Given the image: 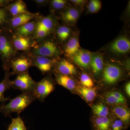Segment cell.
<instances>
[{
    "label": "cell",
    "mask_w": 130,
    "mask_h": 130,
    "mask_svg": "<svg viewBox=\"0 0 130 130\" xmlns=\"http://www.w3.org/2000/svg\"><path fill=\"white\" fill-rule=\"evenodd\" d=\"M110 51L119 54H124L130 50V41L126 37L121 36L114 40L109 46Z\"/></svg>",
    "instance_id": "cell-8"
},
{
    "label": "cell",
    "mask_w": 130,
    "mask_h": 130,
    "mask_svg": "<svg viewBox=\"0 0 130 130\" xmlns=\"http://www.w3.org/2000/svg\"><path fill=\"white\" fill-rule=\"evenodd\" d=\"M111 120L107 117H97L94 121L95 130H111Z\"/></svg>",
    "instance_id": "cell-21"
},
{
    "label": "cell",
    "mask_w": 130,
    "mask_h": 130,
    "mask_svg": "<svg viewBox=\"0 0 130 130\" xmlns=\"http://www.w3.org/2000/svg\"><path fill=\"white\" fill-rule=\"evenodd\" d=\"M13 44L14 48L20 51L28 50L30 46L29 38L19 35L14 38Z\"/></svg>",
    "instance_id": "cell-20"
},
{
    "label": "cell",
    "mask_w": 130,
    "mask_h": 130,
    "mask_svg": "<svg viewBox=\"0 0 130 130\" xmlns=\"http://www.w3.org/2000/svg\"><path fill=\"white\" fill-rule=\"evenodd\" d=\"M70 29L66 26H61L57 30V34L59 39L61 41L67 40L70 36Z\"/></svg>",
    "instance_id": "cell-30"
},
{
    "label": "cell",
    "mask_w": 130,
    "mask_h": 130,
    "mask_svg": "<svg viewBox=\"0 0 130 130\" xmlns=\"http://www.w3.org/2000/svg\"><path fill=\"white\" fill-rule=\"evenodd\" d=\"M57 83L70 90H73L76 88V83L73 79L68 76L59 74L56 78Z\"/></svg>",
    "instance_id": "cell-19"
},
{
    "label": "cell",
    "mask_w": 130,
    "mask_h": 130,
    "mask_svg": "<svg viewBox=\"0 0 130 130\" xmlns=\"http://www.w3.org/2000/svg\"><path fill=\"white\" fill-rule=\"evenodd\" d=\"M53 19L50 16H47L42 19L36 26V28L43 29L49 33L52 30L53 27Z\"/></svg>",
    "instance_id": "cell-25"
},
{
    "label": "cell",
    "mask_w": 130,
    "mask_h": 130,
    "mask_svg": "<svg viewBox=\"0 0 130 130\" xmlns=\"http://www.w3.org/2000/svg\"><path fill=\"white\" fill-rule=\"evenodd\" d=\"M102 4L99 0H91L88 5V10L91 13H96L101 10Z\"/></svg>",
    "instance_id": "cell-29"
},
{
    "label": "cell",
    "mask_w": 130,
    "mask_h": 130,
    "mask_svg": "<svg viewBox=\"0 0 130 130\" xmlns=\"http://www.w3.org/2000/svg\"><path fill=\"white\" fill-rule=\"evenodd\" d=\"M122 75V71L118 66L109 64L103 69V80L107 85H113L119 80Z\"/></svg>",
    "instance_id": "cell-5"
},
{
    "label": "cell",
    "mask_w": 130,
    "mask_h": 130,
    "mask_svg": "<svg viewBox=\"0 0 130 130\" xmlns=\"http://www.w3.org/2000/svg\"><path fill=\"white\" fill-rule=\"evenodd\" d=\"M8 21V12L5 8L0 7V29L5 28Z\"/></svg>",
    "instance_id": "cell-31"
},
{
    "label": "cell",
    "mask_w": 130,
    "mask_h": 130,
    "mask_svg": "<svg viewBox=\"0 0 130 130\" xmlns=\"http://www.w3.org/2000/svg\"><path fill=\"white\" fill-rule=\"evenodd\" d=\"M35 16L29 13L18 15L13 17L10 21V23L12 26L18 28L31 21Z\"/></svg>",
    "instance_id": "cell-17"
},
{
    "label": "cell",
    "mask_w": 130,
    "mask_h": 130,
    "mask_svg": "<svg viewBox=\"0 0 130 130\" xmlns=\"http://www.w3.org/2000/svg\"><path fill=\"white\" fill-rule=\"evenodd\" d=\"M105 100L108 104L111 105H122L126 103V100L122 93L117 91H112L105 95Z\"/></svg>",
    "instance_id": "cell-11"
},
{
    "label": "cell",
    "mask_w": 130,
    "mask_h": 130,
    "mask_svg": "<svg viewBox=\"0 0 130 130\" xmlns=\"http://www.w3.org/2000/svg\"><path fill=\"white\" fill-rule=\"evenodd\" d=\"M35 52L38 56L48 58L57 56L59 54V48L56 44L50 41L43 43L36 48Z\"/></svg>",
    "instance_id": "cell-6"
},
{
    "label": "cell",
    "mask_w": 130,
    "mask_h": 130,
    "mask_svg": "<svg viewBox=\"0 0 130 130\" xmlns=\"http://www.w3.org/2000/svg\"><path fill=\"white\" fill-rule=\"evenodd\" d=\"M70 1L74 5L80 6H84L86 2V1L84 0H71Z\"/></svg>",
    "instance_id": "cell-35"
},
{
    "label": "cell",
    "mask_w": 130,
    "mask_h": 130,
    "mask_svg": "<svg viewBox=\"0 0 130 130\" xmlns=\"http://www.w3.org/2000/svg\"><path fill=\"white\" fill-rule=\"evenodd\" d=\"M12 45L5 28L0 29V57L5 71H9L10 63L14 54V47Z\"/></svg>",
    "instance_id": "cell-2"
},
{
    "label": "cell",
    "mask_w": 130,
    "mask_h": 130,
    "mask_svg": "<svg viewBox=\"0 0 130 130\" xmlns=\"http://www.w3.org/2000/svg\"><path fill=\"white\" fill-rule=\"evenodd\" d=\"M93 113L97 117H107L109 113L107 107L102 103L94 105L92 107Z\"/></svg>",
    "instance_id": "cell-27"
},
{
    "label": "cell",
    "mask_w": 130,
    "mask_h": 130,
    "mask_svg": "<svg viewBox=\"0 0 130 130\" xmlns=\"http://www.w3.org/2000/svg\"><path fill=\"white\" fill-rule=\"evenodd\" d=\"M93 54L88 50H79L71 57L73 61L78 66L85 69L90 67Z\"/></svg>",
    "instance_id": "cell-9"
},
{
    "label": "cell",
    "mask_w": 130,
    "mask_h": 130,
    "mask_svg": "<svg viewBox=\"0 0 130 130\" xmlns=\"http://www.w3.org/2000/svg\"><path fill=\"white\" fill-rule=\"evenodd\" d=\"M7 130H27V128L23 120L19 115L16 118H12Z\"/></svg>",
    "instance_id": "cell-26"
},
{
    "label": "cell",
    "mask_w": 130,
    "mask_h": 130,
    "mask_svg": "<svg viewBox=\"0 0 130 130\" xmlns=\"http://www.w3.org/2000/svg\"><path fill=\"white\" fill-rule=\"evenodd\" d=\"M124 123L120 120L116 119L111 124V130H122L124 128Z\"/></svg>",
    "instance_id": "cell-33"
},
{
    "label": "cell",
    "mask_w": 130,
    "mask_h": 130,
    "mask_svg": "<svg viewBox=\"0 0 130 130\" xmlns=\"http://www.w3.org/2000/svg\"><path fill=\"white\" fill-rule=\"evenodd\" d=\"M10 2V1L0 0V7L5 8Z\"/></svg>",
    "instance_id": "cell-36"
},
{
    "label": "cell",
    "mask_w": 130,
    "mask_h": 130,
    "mask_svg": "<svg viewBox=\"0 0 130 130\" xmlns=\"http://www.w3.org/2000/svg\"><path fill=\"white\" fill-rule=\"evenodd\" d=\"M57 70L60 74L67 76L74 75L77 73L76 69L74 65L65 59L62 60L58 63Z\"/></svg>",
    "instance_id": "cell-13"
},
{
    "label": "cell",
    "mask_w": 130,
    "mask_h": 130,
    "mask_svg": "<svg viewBox=\"0 0 130 130\" xmlns=\"http://www.w3.org/2000/svg\"><path fill=\"white\" fill-rule=\"evenodd\" d=\"M36 83L27 72L18 74L13 81H12L11 87L21 91L22 93L31 92Z\"/></svg>",
    "instance_id": "cell-4"
},
{
    "label": "cell",
    "mask_w": 130,
    "mask_h": 130,
    "mask_svg": "<svg viewBox=\"0 0 130 130\" xmlns=\"http://www.w3.org/2000/svg\"><path fill=\"white\" fill-rule=\"evenodd\" d=\"M80 50V45L78 39L73 37L69 40L66 45L65 52L67 56L72 57Z\"/></svg>",
    "instance_id": "cell-18"
},
{
    "label": "cell",
    "mask_w": 130,
    "mask_h": 130,
    "mask_svg": "<svg viewBox=\"0 0 130 130\" xmlns=\"http://www.w3.org/2000/svg\"><path fill=\"white\" fill-rule=\"evenodd\" d=\"M90 67L93 74L97 76L102 71L104 67L103 57L100 54L93 55Z\"/></svg>",
    "instance_id": "cell-15"
},
{
    "label": "cell",
    "mask_w": 130,
    "mask_h": 130,
    "mask_svg": "<svg viewBox=\"0 0 130 130\" xmlns=\"http://www.w3.org/2000/svg\"><path fill=\"white\" fill-rule=\"evenodd\" d=\"M36 35L38 38H43L48 35L49 32L43 29L36 28Z\"/></svg>",
    "instance_id": "cell-34"
},
{
    "label": "cell",
    "mask_w": 130,
    "mask_h": 130,
    "mask_svg": "<svg viewBox=\"0 0 130 130\" xmlns=\"http://www.w3.org/2000/svg\"><path fill=\"white\" fill-rule=\"evenodd\" d=\"M67 1L65 0H53L51 2V6L54 9H63L67 5Z\"/></svg>",
    "instance_id": "cell-32"
},
{
    "label": "cell",
    "mask_w": 130,
    "mask_h": 130,
    "mask_svg": "<svg viewBox=\"0 0 130 130\" xmlns=\"http://www.w3.org/2000/svg\"><path fill=\"white\" fill-rule=\"evenodd\" d=\"M32 62V66L37 68L43 73L50 71L54 64V61L50 58L40 56L36 57Z\"/></svg>",
    "instance_id": "cell-10"
},
{
    "label": "cell",
    "mask_w": 130,
    "mask_h": 130,
    "mask_svg": "<svg viewBox=\"0 0 130 130\" xmlns=\"http://www.w3.org/2000/svg\"><path fill=\"white\" fill-rule=\"evenodd\" d=\"M11 74L9 71H6L4 78L0 82V103L1 104L6 103L11 99L10 98L5 96L6 91L11 88L12 81L10 79Z\"/></svg>",
    "instance_id": "cell-12"
},
{
    "label": "cell",
    "mask_w": 130,
    "mask_h": 130,
    "mask_svg": "<svg viewBox=\"0 0 130 130\" xmlns=\"http://www.w3.org/2000/svg\"><path fill=\"white\" fill-rule=\"evenodd\" d=\"M125 90L126 93L127 94L128 96H130V82H128L126 84L125 86Z\"/></svg>",
    "instance_id": "cell-37"
},
{
    "label": "cell",
    "mask_w": 130,
    "mask_h": 130,
    "mask_svg": "<svg viewBox=\"0 0 130 130\" xmlns=\"http://www.w3.org/2000/svg\"><path fill=\"white\" fill-rule=\"evenodd\" d=\"M32 66V61L25 57H20L12 60L9 68H11L12 72L11 74H22L28 72V69Z\"/></svg>",
    "instance_id": "cell-7"
},
{
    "label": "cell",
    "mask_w": 130,
    "mask_h": 130,
    "mask_svg": "<svg viewBox=\"0 0 130 130\" xmlns=\"http://www.w3.org/2000/svg\"><path fill=\"white\" fill-rule=\"evenodd\" d=\"M36 24L34 21H30L19 27L17 29V32L19 36H27L32 34L36 29Z\"/></svg>",
    "instance_id": "cell-24"
},
{
    "label": "cell",
    "mask_w": 130,
    "mask_h": 130,
    "mask_svg": "<svg viewBox=\"0 0 130 130\" xmlns=\"http://www.w3.org/2000/svg\"><path fill=\"white\" fill-rule=\"evenodd\" d=\"M35 2L37 5H44L45 3L46 2V1L44 0H36Z\"/></svg>",
    "instance_id": "cell-38"
},
{
    "label": "cell",
    "mask_w": 130,
    "mask_h": 130,
    "mask_svg": "<svg viewBox=\"0 0 130 130\" xmlns=\"http://www.w3.org/2000/svg\"><path fill=\"white\" fill-rule=\"evenodd\" d=\"M80 82L83 87L87 88H93L94 83L93 79L87 73H83L81 74Z\"/></svg>",
    "instance_id": "cell-28"
},
{
    "label": "cell",
    "mask_w": 130,
    "mask_h": 130,
    "mask_svg": "<svg viewBox=\"0 0 130 130\" xmlns=\"http://www.w3.org/2000/svg\"><path fill=\"white\" fill-rule=\"evenodd\" d=\"M79 13L76 8H70L64 12L62 15V19L66 22L74 23L79 17Z\"/></svg>",
    "instance_id": "cell-22"
},
{
    "label": "cell",
    "mask_w": 130,
    "mask_h": 130,
    "mask_svg": "<svg viewBox=\"0 0 130 130\" xmlns=\"http://www.w3.org/2000/svg\"><path fill=\"white\" fill-rule=\"evenodd\" d=\"M112 111L124 124L127 125L129 124L130 119V112L128 108L122 105H117L112 108Z\"/></svg>",
    "instance_id": "cell-14"
},
{
    "label": "cell",
    "mask_w": 130,
    "mask_h": 130,
    "mask_svg": "<svg viewBox=\"0 0 130 130\" xmlns=\"http://www.w3.org/2000/svg\"><path fill=\"white\" fill-rule=\"evenodd\" d=\"M55 89V85L51 78L46 77L36 83L32 91L36 100L43 102Z\"/></svg>",
    "instance_id": "cell-3"
},
{
    "label": "cell",
    "mask_w": 130,
    "mask_h": 130,
    "mask_svg": "<svg viewBox=\"0 0 130 130\" xmlns=\"http://www.w3.org/2000/svg\"><path fill=\"white\" fill-rule=\"evenodd\" d=\"M36 100L32 92L22 93L13 99H10L8 103L0 105V112L6 117L10 116L14 112L20 115Z\"/></svg>",
    "instance_id": "cell-1"
},
{
    "label": "cell",
    "mask_w": 130,
    "mask_h": 130,
    "mask_svg": "<svg viewBox=\"0 0 130 130\" xmlns=\"http://www.w3.org/2000/svg\"><path fill=\"white\" fill-rule=\"evenodd\" d=\"M8 11L13 17L28 13L26 4L22 1H18L8 6Z\"/></svg>",
    "instance_id": "cell-16"
},
{
    "label": "cell",
    "mask_w": 130,
    "mask_h": 130,
    "mask_svg": "<svg viewBox=\"0 0 130 130\" xmlns=\"http://www.w3.org/2000/svg\"><path fill=\"white\" fill-rule=\"evenodd\" d=\"M78 93L88 102H91L96 96V91L93 88L80 87L78 90Z\"/></svg>",
    "instance_id": "cell-23"
}]
</instances>
